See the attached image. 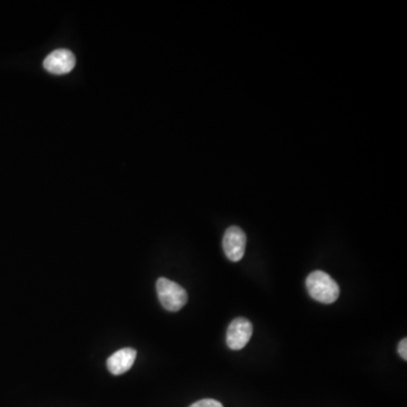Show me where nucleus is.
Returning <instances> with one entry per match:
<instances>
[{
	"instance_id": "obj_4",
	"label": "nucleus",
	"mask_w": 407,
	"mask_h": 407,
	"mask_svg": "<svg viewBox=\"0 0 407 407\" xmlns=\"http://www.w3.org/2000/svg\"><path fill=\"white\" fill-rule=\"evenodd\" d=\"M223 250L228 261H241L246 253L247 236L239 226H230L223 236Z\"/></svg>"
},
{
	"instance_id": "obj_3",
	"label": "nucleus",
	"mask_w": 407,
	"mask_h": 407,
	"mask_svg": "<svg viewBox=\"0 0 407 407\" xmlns=\"http://www.w3.org/2000/svg\"><path fill=\"white\" fill-rule=\"evenodd\" d=\"M253 323L243 317L231 321L226 331V344L233 351H240L249 343L253 335Z\"/></svg>"
},
{
	"instance_id": "obj_7",
	"label": "nucleus",
	"mask_w": 407,
	"mask_h": 407,
	"mask_svg": "<svg viewBox=\"0 0 407 407\" xmlns=\"http://www.w3.org/2000/svg\"><path fill=\"white\" fill-rule=\"evenodd\" d=\"M189 407H224L220 402H217L215 399L206 398L201 399L199 402L194 403Z\"/></svg>"
},
{
	"instance_id": "obj_6",
	"label": "nucleus",
	"mask_w": 407,
	"mask_h": 407,
	"mask_svg": "<svg viewBox=\"0 0 407 407\" xmlns=\"http://www.w3.org/2000/svg\"><path fill=\"white\" fill-rule=\"evenodd\" d=\"M136 356H137V352L134 348H121V350L114 352L106 361L109 371L114 376L125 373L128 370H131L134 362H135Z\"/></svg>"
},
{
	"instance_id": "obj_2",
	"label": "nucleus",
	"mask_w": 407,
	"mask_h": 407,
	"mask_svg": "<svg viewBox=\"0 0 407 407\" xmlns=\"http://www.w3.org/2000/svg\"><path fill=\"white\" fill-rule=\"evenodd\" d=\"M159 300L164 309L176 312L185 307L188 301L187 291L178 283L160 277L156 282Z\"/></svg>"
},
{
	"instance_id": "obj_5",
	"label": "nucleus",
	"mask_w": 407,
	"mask_h": 407,
	"mask_svg": "<svg viewBox=\"0 0 407 407\" xmlns=\"http://www.w3.org/2000/svg\"><path fill=\"white\" fill-rule=\"evenodd\" d=\"M76 59L73 52L67 49L54 50L44 59V67L46 71L54 75H64L73 71Z\"/></svg>"
},
{
	"instance_id": "obj_8",
	"label": "nucleus",
	"mask_w": 407,
	"mask_h": 407,
	"mask_svg": "<svg viewBox=\"0 0 407 407\" xmlns=\"http://www.w3.org/2000/svg\"><path fill=\"white\" fill-rule=\"evenodd\" d=\"M398 354L401 358L406 361L407 360V339L403 338L398 344Z\"/></svg>"
},
{
	"instance_id": "obj_1",
	"label": "nucleus",
	"mask_w": 407,
	"mask_h": 407,
	"mask_svg": "<svg viewBox=\"0 0 407 407\" xmlns=\"http://www.w3.org/2000/svg\"><path fill=\"white\" fill-rule=\"evenodd\" d=\"M306 286L309 296L321 303H334L341 293L336 281L323 271H312L306 280Z\"/></svg>"
}]
</instances>
